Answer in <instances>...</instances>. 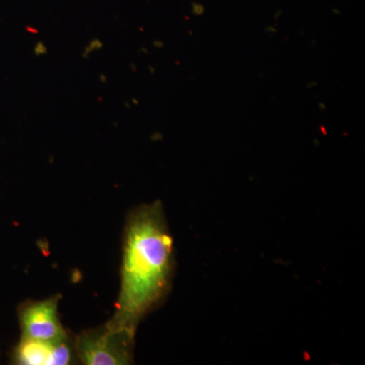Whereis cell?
Masks as SVG:
<instances>
[{"label": "cell", "mask_w": 365, "mask_h": 365, "mask_svg": "<svg viewBox=\"0 0 365 365\" xmlns=\"http://www.w3.org/2000/svg\"><path fill=\"white\" fill-rule=\"evenodd\" d=\"M174 268L173 237L162 203L134 209L125 227L116 311L108 322L135 334L141 319L169 294Z\"/></svg>", "instance_id": "1"}, {"label": "cell", "mask_w": 365, "mask_h": 365, "mask_svg": "<svg viewBox=\"0 0 365 365\" xmlns=\"http://www.w3.org/2000/svg\"><path fill=\"white\" fill-rule=\"evenodd\" d=\"M135 334L109 322L83 331L76 340V351L83 364L126 365L133 361Z\"/></svg>", "instance_id": "2"}, {"label": "cell", "mask_w": 365, "mask_h": 365, "mask_svg": "<svg viewBox=\"0 0 365 365\" xmlns=\"http://www.w3.org/2000/svg\"><path fill=\"white\" fill-rule=\"evenodd\" d=\"M60 295L37 302H26L19 307L21 337L49 343L69 340L68 334L60 322Z\"/></svg>", "instance_id": "3"}, {"label": "cell", "mask_w": 365, "mask_h": 365, "mask_svg": "<svg viewBox=\"0 0 365 365\" xmlns=\"http://www.w3.org/2000/svg\"><path fill=\"white\" fill-rule=\"evenodd\" d=\"M71 360L69 340L49 343L21 337L14 352V364L20 365H66Z\"/></svg>", "instance_id": "4"}]
</instances>
